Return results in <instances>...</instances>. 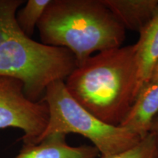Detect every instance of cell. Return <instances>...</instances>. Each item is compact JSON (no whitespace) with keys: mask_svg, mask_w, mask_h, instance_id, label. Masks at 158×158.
Instances as JSON below:
<instances>
[{"mask_svg":"<svg viewBox=\"0 0 158 158\" xmlns=\"http://www.w3.org/2000/svg\"><path fill=\"white\" fill-rule=\"evenodd\" d=\"M22 0H0V76L19 79L33 101L51 83L64 81L78 64L68 49L47 45L26 35L15 15Z\"/></svg>","mask_w":158,"mask_h":158,"instance_id":"7a4b0ae2","label":"cell"},{"mask_svg":"<svg viewBox=\"0 0 158 158\" xmlns=\"http://www.w3.org/2000/svg\"><path fill=\"white\" fill-rule=\"evenodd\" d=\"M100 158H158L155 135L149 133L133 147L116 155L100 156Z\"/></svg>","mask_w":158,"mask_h":158,"instance_id":"8fae6325","label":"cell"},{"mask_svg":"<svg viewBox=\"0 0 158 158\" xmlns=\"http://www.w3.org/2000/svg\"><path fill=\"white\" fill-rule=\"evenodd\" d=\"M37 28L42 43L68 49L78 66L125 39L124 27L102 0H51Z\"/></svg>","mask_w":158,"mask_h":158,"instance_id":"3957f363","label":"cell"},{"mask_svg":"<svg viewBox=\"0 0 158 158\" xmlns=\"http://www.w3.org/2000/svg\"><path fill=\"white\" fill-rule=\"evenodd\" d=\"M149 133H152L155 135L156 146H157L158 150V114L155 118V119L153 120Z\"/></svg>","mask_w":158,"mask_h":158,"instance_id":"7c38bea8","label":"cell"},{"mask_svg":"<svg viewBox=\"0 0 158 158\" xmlns=\"http://www.w3.org/2000/svg\"><path fill=\"white\" fill-rule=\"evenodd\" d=\"M66 134L54 133L35 144H23L15 158H98L100 152L94 146L71 147Z\"/></svg>","mask_w":158,"mask_h":158,"instance_id":"8992f818","label":"cell"},{"mask_svg":"<svg viewBox=\"0 0 158 158\" xmlns=\"http://www.w3.org/2000/svg\"><path fill=\"white\" fill-rule=\"evenodd\" d=\"M149 81H158V60L155 63L152 71L149 82Z\"/></svg>","mask_w":158,"mask_h":158,"instance_id":"4fadbf2b","label":"cell"},{"mask_svg":"<svg viewBox=\"0 0 158 158\" xmlns=\"http://www.w3.org/2000/svg\"><path fill=\"white\" fill-rule=\"evenodd\" d=\"M48 119L44 100H30L19 79L0 76V129L19 128L24 133L23 144H35L44 133Z\"/></svg>","mask_w":158,"mask_h":158,"instance_id":"5b68a950","label":"cell"},{"mask_svg":"<svg viewBox=\"0 0 158 158\" xmlns=\"http://www.w3.org/2000/svg\"><path fill=\"white\" fill-rule=\"evenodd\" d=\"M157 114L158 81H149L138 94L119 126L127 128L142 139L149 133L153 120Z\"/></svg>","mask_w":158,"mask_h":158,"instance_id":"52a82bcc","label":"cell"},{"mask_svg":"<svg viewBox=\"0 0 158 158\" xmlns=\"http://www.w3.org/2000/svg\"><path fill=\"white\" fill-rule=\"evenodd\" d=\"M135 43L138 76L135 98L149 82L151 73L158 60V8L151 21L139 31Z\"/></svg>","mask_w":158,"mask_h":158,"instance_id":"ba28073f","label":"cell"},{"mask_svg":"<svg viewBox=\"0 0 158 158\" xmlns=\"http://www.w3.org/2000/svg\"><path fill=\"white\" fill-rule=\"evenodd\" d=\"M124 29L140 31L151 21L158 0H102Z\"/></svg>","mask_w":158,"mask_h":158,"instance_id":"9c48e42d","label":"cell"},{"mask_svg":"<svg viewBox=\"0 0 158 158\" xmlns=\"http://www.w3.org/2000/svg\"><path fill=\"white\" fill-rule=\"evenodd\" d=\"M51 0H29L15 15L16 22L26 35L31 37Z\"/></svg>","mask_w":158,"mask_h":158,"instance_id":"30bf717a","label":"cell"},{"mask_svg":"<svg viewBox=\"0 0 158 158\" xmlns=\"http://www.w3.org/2000/svg\"><path fill=\"white\" fill-rule=\"evenodd\" d=\"M42 100L48 107L49 119L39 141L54 133L79 134L89 139L104 157L129 149L141 141L140 136L127 128L106 123L85 109L69 93L64 81L51 83Z\"/></svg>","mask_w":158,"mask_h":158,"instance_id":"277c9868","label":"cell"},{"mask_svg":"<svg viewBox=\"0 0 158 158\" xmlns=\"http://www.w3.org/2000/svg\"><path fill=\"white\" fill-rule=\"evenodd\" d=\"M138 68L135 44L92 56L67 78L68 92L106 123L118 126L135 100Z\"/></svg>","mask_w":158,"mask_h":158,"instance_id":"6da1fadb","label":"cell"}]
</instances>
